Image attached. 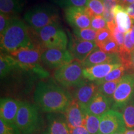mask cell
Instances as JSON below:
<instances>
[{
  "mask_svg": "<svg viewBox=\"0 0 134 134\" xmlns=\"http://www.w3.org/2000/svg\"><path fill=\"white\" fill-rule=\"evenodd\" d=\"M34 99L36 105L46 113H63L73 98L70 94L52 81L38 84Z\"/></svg>",
  "mask_w": 134,
  "mask_h": 134,
  "instance_id": "1",
  "label": "cell"
},
{
  "mask_svg": "<svg viewBox=\"0 0 134 134\" xmlns=\"http://www.w3.org/2000/svg\"><path fill=\"white\" fill-rule=\"evenodd\" d=\"M1 50L8 53L22 49L36 47L24 22L13 18L11 23L3 34L0 35Z\"/></svg>",
  "mask_w": 134,
  "mask_h": 134,
  "instance_id": "2",
  "label": "cell"
},
{
  "mask_svg": "<svg viewBox=\"0 0 134 134\" xmlns=\"http://www.w3.org/2000/svg\"><path fill=\"white\" fill-rule=\"evenodd\" d=\"M24 19L34 31H38L48 25L58 23V11L49 5H38L24 15Z\"/></svg>",
  "mask_w": 134,
  "mask_h": 134,
  "instance_id": "3",
  "label": "cell"
},
{
  "mask_svg": "<svg viewBox=\"0 0 134 134\" xmlns=\"http://www.w3.org/2000/svg\"><path fill=\"white\" fill-rule=\"evenodd\" d=\"M34 32L38 45L44 49H66L68 38L66 33L58 23L48 25Z\"/></svg>",
  "mask_w": 134,
  "mask_h": 134,
  "instance_id": "4",
  "label": "cell"
},
{
  "mask_svg": "<svg viewBox=\"0 0 134 134\" xmlns=\"http://www.w3.org/2000/svg\"><path fill=\"white\" fill-rule=\"evenodd\" d=\"M44 50L38 45L34 48L22 49L10 53L9 55L16 60L19 68L25 70H32L40 76L46 77L48 76L47 72L39 65Z\"/></svg>",
  "mask_w": 134,
  "mask_h": 134,
  "instance_id": "5",
  "label": "cell"
},
{
  "mask_svg": "<svg viewBox=\"0 0 134 134\" xmlns=\"http://www.w3.org/2000/svg\"><path fill=\"white\" fill-rule=\"evenodd\" d=\"M41 124L39 113L36 105L21 102L17 114L16 125L21 134H33Z\"/></svg>",
  "mask_w": 134,
  "mask_h": 134,
  "instance_id": "6",
  "label": "cell"
},
{
  "mask_svg": "<svg viewBox=\"0 0 134 134\" xmlns=\"http://www.w3.org/2000/svg\"><path fill=\"white\" fill-rule=\"evenodd\" d=\"M84 66L81 62L73 60L55 70L54 78L63 86H77L85 81Z\"/></svg>",
  "mask_w": 134,
  "mask_h": 134,
  "instance_id": "7",
  "label": "cell"
},
{
  "mask_svg": "<svg viewBox=\"0 0 134 134\" xmlns=\"http://www.w3.org/2000/svg\"><path fill=\"white\" fill-rule=\"evenodd\" d=\"M134 94V73L125 75L120 80L113 98L112 109L119 111L133 98Z\"/></svg>",
  "mask_w": 134,
  "mask_h": 134,
  "instance_id": "8",
  "label": "cell"
},
{
  "mask_svg": "<svg viewBox=\"0 0 134 134\" xmlns=\"http://www.w3.org/2000/svg\"><path fill=\"white\" fill-rule=\"evenodd\" d=\"M125 129L122 114L117 110L110 109L100 116V134L125 133Z\"/></svg>",
  "mask_w": 134,
  "mask_h": 134,
  "instance_id": "9",
  "label": "cell"
},
{
  "mask_svg": "<svg viewBox=\"0 0 134 134\" xmlns=\"http://www.w3.org/2000/svg\"><path fill=\"white\" fill-rule=\"evenodd\" d=\"M73 60L71 53L67 49H45L41 56L42 62L51 69H58Z\"/></svg>",
  "mask_w": 134,
  "mask_h": 134,
  "instance_id": "10",
  "label": "cell"
},
{
  "mask_svg": "<svg viewBox=\"0 0 134 134\" xmlns=\"http://www.w3.org/2000/svg\"><path fill=\"white\" fill-rule=\"evenodd\" d=\"M66 21L73 29H80L91 27V17L86 8L69 7L65 9Z\"/></svg>",
  "mask_w": 134,
  "mask_h": 134,
  "instance_id": "11",
  "label": "cell"
},
{
  "mask_svg": "<svg viewBox=\"0 0 134 134\" xmlns=\"http://www.w3.org/2000/svg\"><path fill=\"white\" fill-rule=\"evenodd\" d=\"M97 47L95 41H81L75 37L70 39L68 50L71 53L73 60L83 63Z\"/></svg>",
  "mask_w": 134,
  "mask_h": 134,
  "instance_id": "12",
  "label": "cell"
},
{
  "mask_svg": "<svg viewBox=\"0 0 134 134\" xmlns=\"http://www.w3.org/2000/svg\"><path fill=\"white\" fill-rule=\"evenodd\" d=\"M98 90L99 85L96 82L84 81L76 86L73 94V99L85 110L92 99L98 93Z\"/></svg>",
  "mask_w": 134,
  "mask_h": 134,
  "instance_id": "13",
  "label": "cell"
},
{
  "mask_svg": "<svg viewBox=\"0 0 134 134\" xmlns=\"http://www.w3.org/2000/svg\"><path fill=\"white\" fill-rule=\"evenodd\" d=\"M63 114L70 129L85 125L86 112L73 98Z\"/></svg>",
  "mask_w": 134,
  "mask_h": 134,
  "instance_id": "14",
  "label": "cell"
},
{
  "mask_svg": "<svg viewBox=\"0 0 134 134\" xmlns=\"http://www.w3.org/2000/svg\"><path fill=\"white\" fill-rule=\"evenodd\" d=\"M21 101L11 98H4L0 101V117L9 125H16L17 114Z\"/></svg>",
  "mask_w": 134,
  "mask_h": 134,
  "instance_id": "15",
  "label": "cell"
},
{
  "mask_svg": "<svg viewBox=\"0 0 134 134\" xmlns=\"http://www.w3.org/2000/svg\"><path fill=\"white\" fill-rule=\"evenodd\" d=\"M104 63H121L119 53L109 54L104 52L98 47L94 50L91 54L82 63L84 68ZM122 64V63H121Z\"/></svg>",
  "mask_w": 134,
  "mask_h": 134,
  "instance_id": "16",
  "label": "cell"
},
{
  "mask_svg": "<svg viewBox=\"0 0 134 134\" xmlns=\"http://www.w3.org/2000/svg\"><path fill=\"white\" fill-rule=\"evenodd\" d=\"M112 107L113 100L98 92L87 105L85 112L100 117L110 110Z\"/></svg>",
  "mask_w": 134,
  "mask_h": 134,
  "instance_id": "17",
  "label": "cell"
},
{
  "mask_svg": "<svg viewBox=\"0 0 134 134\" xmlns=\"http://www.w3.org/2000/svg\"><path fill=\"white\" fill-rule=\"evenodd\" d=\"M121 65V63H104L85 68L83 70L84 77L90 81H99L104 78L112 70Z\"/></svg>",
  "mask_w": 134,
  "mask_h": 134,
  "instance_id": "18",
  "label": "cell"
},
{
  "mask_svg": "<svg viewBox=\"0 0 134 134\" xmlns=\"http://www.w3.org/2000/svg\"><path fill=\"white\" fill-rule=\"evenodd\" d=\"M48 128L46 134H70L64 114L50 113L47 116Z\"/></svg>",
  "mask_w": 134,
  "mask_h": 134,
  "instance_id": "19",
  "label": "cell"
},
{
  "mask_svg": "<svg viewBox=\"0 0 134 134\" xmlns=\"http://www.w3.org/2000/svg\"><path fill=\"white\" fill-rule=\"evenodd\" d=\"M114 14L115 24L119 30L124 34L130 32L133 23L124 6L119 4H117L114 9Z\"/></svg>",
  "mask_w": 134,
  "mask_h": 134,
  "instance_id": "20",
  "label": "cell"
},
{
  "mask_svg": "<svg viewBox=\"0 0 134 134\" xmlns=\"http://www.w3.org/2000/svg\"><path fill=\"white\" fill-rule=\"evenodd\" d=\"M23 8V0H0V12L12 16L18 14Z\"/></svg>",
  "mask_w": 134,
  "mask_h": 134,
  "instance_id": "21",
  "label": "cell"
},
{
  "mask_svg": "<svg viewBox=\"0 0 134 134\" xmlns=\"http://www.w3.org/2000/svg\"><path fill=\"white\" fill-rule=\"evenodd\" d=\"M15 67H18V62L9 54L1 53L0 56V76L3 78L6 76Z\"/></svg>",
  "mask_w": 134,
  "mask_h": 134,
  "instance_id": "22",
  "label": "cell"
},
{
  "mask_svg": "<svg viewBox=\"0 0 134 134\" xmlns=\"http://www.w3.org/2000/svg\"><path fill=\"white\" fill-rule=\"evenodd\" d=\"M127 129L134 130V98L129 101L120 110Z\"/></svg>",
  "mask_w": 134,
  "mask_h": 134,
  "instance_id": "23",
  "label": "cell"
},
{
  "mask_svg": "<svg viewBox=\"0 0 134 134\" xmlns=\"http://www.w3.org/2000/svg\"><path fill=\"white\" fill-rule=\"evenodd\" d=\"M117 4H119V3L115 1H108L104 0V11L103 16L107 22L108 29L110 30V31H111L116 26L114 9Z\"/></svg>",
  "mask_w": 134,
  "mask_h": 134,
  "instance_id": "24",
  "label": "cell"
},
{
  "mask_svg": "<svg viewBox=\"0 0 134 134\" xmlns=\"http://www.w3.org/2000/svg\"><path fill=\"white\" fill-rule=\"evenodd\" d=\"M100 117L86 113L84 126L91 134H100Z\"/></svg>",
  "mask_w": 134,
  "mask_h": 134,
  "instance_id": "25",
  "label": "cell"
},
{
  "mask_svg": "<svg viewBox=\"0 0 134 134\" xmlns=\"http://www.w3.org/2000/svg\"><path fill=\"white\" fill-rule=\"evenodd\" d=\"M120 80L121 79L115 80V81L105 82V83L100 84V85H99L98 92L101 93L102 94L104 95L107 98L113 100L114 94L119 84L120 83Z\"/></svg>",
  "mask_w": 134,
  "mask_h": 134,
  "instance_id": "26",
  "label": "cell"
},
{
  "mask_svg": "<svg viewBox=\"0 0 134 134\" xmlns=\"http://www.w3.org/2000/svg\"><path fill=\"white\" fill-rule=\"evenodd\" d=\"M86 9L91 18L103 16L104 11V0H89Z\"/></svg>",
  "mask_w": 134,
  "mask_h": 134,
  "instance_id": "27",
  "label": "cell"
},
{
  "mask_svg": "<svg viewBox=\"0 0 134 134\" xmlns=\"http://www.w3.org/2000/svg\"><path fill=\"white\" fill-rule=\"evenodd\" d=\"M73 34L78 39L85 41H95L97 31L91 27L85 29H73Z\"/></svg>",
  "mask_w": 134,
  "mask_h": 134,
  "instance_id": "28",
  "label": "cell"
},
{
  "mask_svg": "<svg viewBox=\"0 0 134 134\" xmlns=\"http://www.w3.org/2000/svg\"><path fill=\"white\" fill-rule=\"evenodd\" d=\"M126 71V68L122 65L121 66L118 67V68H116L112 70L103 80L95 82L98 85H100V84L105 83V82L115 81V80L121 79L122 77L125 75V73Z\"/></svg>",
  "mask_w": 134,
  "mask_h": 134,
  "instance_id": "29",
  "label": "cell"
},
{
  "mask_svg": "<svg viewBox=\"0 0 134 134\" xmlns=\"http://www.w3.org/2000/svg\"><path fill=\"white\" fill-rule=\"evenodd\" d=\"M59 6L65 8L69 7L86 8L89 0H54Z\"/></svg>",
  "mask_w": 134,
  "mask_h": 134,
  "instance_id": "30",
  "label": "cell"
},
{
  "mask_svg": "<svg viewBox=\"0 0 134 134\" xmlns=\"http://www.w3.org/2000/svg\"><path fill=\"white\" fill-rule=\"evenodd\" d=\"M99 48L104 52L109 54H117L119 53V46L113 37L103 43Z\"/></svg>",
  "mask_w": 134,
  "mask_h": 134,
  "instance_id": "31",
  "label": "cell"
},
{
  "mask_svg": "<svg viewBox=\"0 0 134 134\" xmlns=\"http://www.w3.org/2000/svg\"><path fill=\"white\" fill-rule=\"evenodd\" d=\"M112 34L111 32L109 29H100L97 31L96 37L95 39V42L98 47L99 48L100 47L103 43H104L105 42L109 40L110 38H112Z\"/></svg>",
  "mask_w": 134,
  "mask_h": 134,
  "instance_id": "32",
  "label": "cell"
},
{
  "mask_svg": "<svg viewBox=\"0 0 134 134\" xmlns=\"http://www.w3.org/2000/svg\"><path fill=\"white\" fill-rule=\"evenodd\" d=\"M91 27L96 31L100 29H108L107 22L105 21L103 16H96L92 17Z\"/></svg>",
  "mask_w": 134,
  "mask_h": 134,
  "instance_id": "33",
  "label": "cell"
},
{
  "mask_svg": "<svg viewBox=\"0 0 134 134\" xmlns=\"http://www.w3.org/2000/svg\"><path fill=\"white\" fill-rule=\"evenodd\" d=\"M134 50V45L131 41L130 32L125 33V40L123 46L119 48V54L125 53V54H130Z\"/></svg>",
  "mask_w": 134,
  "mask_h": 134,
  "instance_id": "34",
  "label": "cell"
},
{
  "mask_svg": "<svg viewBox=\"0 0 134 134\" xmlns=\"http://www.w3.org/2000/svg\"><path fill=\"white\" fill-rule=\"evenodd\" d=\"M0 134H21V132L16 125H9L0 119Z\"/></svg>",
  "mask_w": 134,
  "mask_h": 134,
  "instance_id": "35",
  "label": "cell"
},
{
  "mask_svg": "<svg viewBox=\"0 0 134 134\" xmlns=\"http://www.w3.org/2000/svg\"><path fill=\"white\" fill-rule=\"evenodd\" d=\"M110 32L112 34V37L114 39V41L116 42L118 46H119V48L123 46L124 43L125 34L120 32L117 28V26Z\"/></svg>",
  "mask_w": 134,
  "mask_h": 134,
  "instance_id": "36",
  "label": "cell"
},
{
  "mask_svg": "<svg viewBox=\"0 0 134 134\" xmlns=\"http://www.w3.org/2000/svg\"><path fill=\"white\" fill-rule=\"evenodd\" d=\"M13 17L9 15L0 14V35L3 34L6 31L12 20Z\"/></svg>",
  "mask_w": 134,
  "mask_h": 134,
  "instance_id": "37",
  "label": "cell"
},
{
  "mask_svg": "<svg viewBox=\"0 0 134 134\" xmlns=\"http://www.w3.org/2000/svg\"><path fill=\"white\" fill-rule=\"evenodd\" d=\"M70 134H91L84 125L70 129Z\"/></svg>",
  "mask_w": 134,
  "mask_h": 134,
  "instance_id": "38",
  "label": "cell"
},
{
  "mask_svg": "<svg viewBox=\"0 0 134 134\" xmlns=\"http://www.w3.org/2000/svg\"><path fill=\"white\" fill-rule=\"evenodd\" d=\"M125 8L129 16L133 20V21H134V3L125 6Z\"/></svg>",
  "mask_w": 134,
  "mask_h": 134,
  "instance_id": "39",
  "label": "cell"
},
{
  "mask_svg": "<svg viewBox=\"0 0 134 134\" xmlns=\"http://www.w3.org/2000/svg\"><path fill=\"white\" fill-rule=\"evenodd\" d=\"M133 3H134V0H121V5L124 7Z\"/></svg>",
  "mask_w": 134,
  "mask_h": 134,
  "instance_id": "40",
  "label": "cell"
},
{
  "mask_svg": "<svg viewBox=\"0 0 134 134\" xmlns=\"http://www.w3.org/2000/svg\"><path fill=\"white\" fill-rule=\"evenodd\" d=\"M130 65L132 70H134V50L130 54Z\"/></svg>",
  "mask_w": 134,
  "mask_h": 134,
  "instance_id": "41",
  "label": "cell"
},
{
  "mask_svg": "<svg viewBox=\"0 0 134 134\" xmlns=\"http://www.w3.org/2000/svg\"><path fill=\"white\" fill-rule=\"evenodd\" d=\"M130 38H131V41L134 45V23H133V24H132V29L130 31Z\"/></svg>",
  "mask_w": 134,
  "mask_h": 134,
  "instance_id": "42",
  "label": "cell"
},
{
  "mask_svg": "<svg viewBox=\"0 0 134 134\" xmlns=\"http://www.w3.org/2000/svg\"><path fill=\"white\" fill-rule=\"evenodd\" d=\"M125 134H134V130H126Z\"/></svg>",
  "mask_w": 134,
  "mask_h": 134,
  "instance_id": "43",
  "label": "cell"
},
{
  "mask_svg": "<svg viewBox=\"0 0 134 134\" xmlns=\"http://www.w3.org/2000/svg\"><path fill=\"white\" fill-rule=\"evenodd\" d=\"M105 1H115V2H117L119 4H121V0H105Z\"/></svg>",
  "mask_w": 134,
  "mask_h": 134,
  "instance_id": "44",
  "label": "cell"
},
{
  "mask_svg": "<svg viewBox=\"0 0 134 134\" xmlns=\"http://www.w3.org/2000/svg\"><path fill=\"white\" fill-rule=\"evenodd\" d=\"M114 134H125V133H123V132H117V133H115Z\"/></svg>",
  "mask_w": 134,
  "mask_h": 134,
  "instance_id": "45",
  "label": "cell"
}]
</instances>
